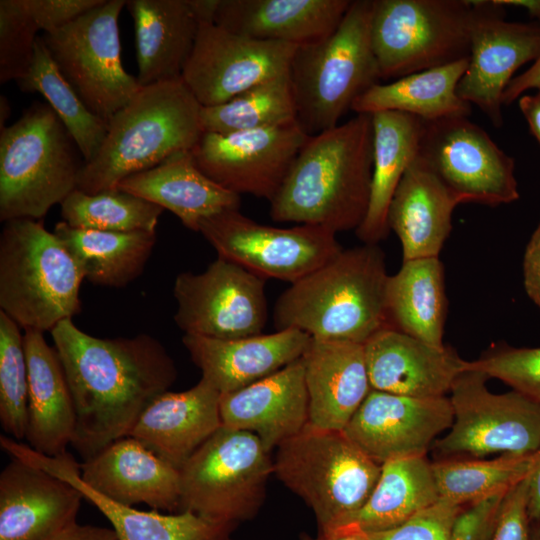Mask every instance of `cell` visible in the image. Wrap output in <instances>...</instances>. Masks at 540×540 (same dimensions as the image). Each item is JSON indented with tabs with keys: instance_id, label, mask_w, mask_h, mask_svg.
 I'll return each instance as SVG.
<instances>
[{
	"instance_id": "cell-21",
	"label": "cell",
	"mask_w": 540,
	"mask_h": 540,
	"mask_svg": "<svg viewBox=\"0 0 540 540\" xmlns=\"http://www.w3.org/2000/svg\"><path fill=\"white\" fill-rule=\"evenodd\" d=\"M83 498L69 482L12 457L0 473V540H47L77 521Z\"/></svg>"
},
{
	"instance_id": "cell-56",
	"label": "cell",
	"mask_w": 540,
	"mask_h": 540,
	"mask_svg": "<svg viewBox=\"0 0 540 540\" xmlns=\"http://www.w3.org/2000/svg\"><path fill=\"white\" fill-rule=\"evenodd\" d=\"M11 113V107L8 102V99L1 95L0 97V130L3 129L5 126V123L7 119L9 118Z\"/></svg>"
},
{
	"instance_id": "cell-39",
	"label": "cell",
	"mask_w": 540,
	"mask_h": 540,
	"mask_svg": "<svg viewBox=\"0 0 540 540\" xmlns=\"http://www.w3.org/2000/svg\"><path fill=\"white\" fill-rule=\"evenodd\" d=\"M536 452L504 453L490 459L445 460L431 463L439 496L460 505L509 491L533 470Z\"/></svg>"
},
{
	"instance_id": "cell-7",
	"label": "cell",
	"mask_w": 540,
	"mask_h": 540,
	"mask_svg": "<svg viewBox=\"0 0 540 540\" xmlns=\"http://www.w3.org/2000/svg\"><path fill=\"white\" fill-rule=\"evenodd\" d=\"M48 104L36 102L0 130V220L44 217L77 188L84 165Z\"/></svg>"
},
{
	"instance_id": "cell-44",
	"label": "cell",
	"mask_w": 540,
	"mask_h": 540,
	"mask_svg": "<svg viewBox=\"0 0 540 540\" xmlns=\"http://www.w3.org/2000/svg\"><path fill=\"white\" fill-rule=\"evenodd\" d=\"M465 369L476 370L496 378L540 403V347L496 346Z\"/></svg>"
},
{
	"instance_id": "cell-11",
	"label": "cell",
	"mask_w": 540,
	"mask_h": 540,
	"mask_svg": "<svg viewBox=\"0 0 540 540\" xmlns=\"http://www.w3.org/2000/svg\"><path fill=\"white\" fill-rule=\"evenodd\" d=\"M126 0H103L43 41L87 108L109 121L141 89L121 62L119 16Z\"/></svg>"
},
{
	"instance_id": "cell-27",
	"label": "cell",
	"mask_w": 540,
	"mask_h": 540,
	"mask_svg": "<svg viewBox=\"0 0 540 540\" xmlns=\"http://www.w3.org/2000/svg\"><path fill=\"white\" fill-rule=\"evenodd\" d=\"M350 0H216L212 22L253 39L303 46L335 31Z\"/></svg>"
},
{
	"instance_id": "cell-36",
	"label": "cell",
	"mask_w": 540,
	"mask_h": 540,
	"mask_svg": "<svg viewBox=\"0 0 540 540\" xmlns=\"http://www.w3.org/2000/svg\"><path fill=\"white\" fill-rule=\"evenodd\" d=\"M469 57L443 66L412 73L389 83H378L353 104L356 114L396 111L423 121L468 117L471 105L457 94Z\"/></svg>"
},
{
	"instance_id": "cell-41",
	"label": "cell",
	"mask_w": 540,
	"mask_h": 540,
	"mask_svg": "<svg viewBox=\"0 0 540 540\" xmlns=\"http://www.w3.org/2000/svg\"><path fill=\"white\" fill-rule=\"evenodd\" d=\"M60 205L62 221L69 226L110 232L156 231L164 210L118 188L95 194L76 188Z\"/></svg>"
},
{
	"instance_id": "cell-47",
	"label": "cell",
	"mask_w": 540,
	"mask_h": 540,
	"mask_svg": "<svg viewBox=\"0 0 540 540\" xmlns=\"http://www.w3.org/2000/svg\"><path fill=\"white\" fill-rule=\"evenodd\" d=\"M531 473L505 495L491 540H530L528 495Z\"/></svg>"
},
{
	"instance_id": "cell-58",
	"label": "cell",
	"mask_w": 540,
	"mask_h": 540,
	"mask_svg": "<svg viewBox=\"0 0 540 540\" xmlns=\"http://www.w3.org/2000/svg\"><path fill=\"white\" fill-rule=\"evenodd\" d=\"M537 92H539V93H540V89H539V90H537Z\"/></svg>"
},
{
	"instance_id": "cell-46",
	"label": "cell",
	"mask_w": 540,
	"mask_h": 540,
	"mask_svg": "<svg viewBox=\"0 0 540 540\" xmlns=\"http://www.w3.org/2000/svg\"><path fill=\"white\" fill-rule=\"evenodd\" d=\"M508 492V491H507ZM507 492L468 504L459 511L451 529V540H491Z\"/></svg>"
},
{
	"instance_id": "cell-28",
	"label": "cell",
	"mask_w": 540,
	"mask_h": 540,
	"mask_svg": "<svg viewBox=\"0 0 540 540\" xmlns=\"http://www.w3.org/2000/svg\"><path fill=\"white\" fill-rule=\"evenodd\" d=\"M28 367V418L25 439L34 451L56 457L72 444L76 415L70 388L55 347L43 332L24 330Z\"/></svg>"
},
{
	"instance_id": "cell-34",
	"label": "cell",
	"mask_w": 540,
	"mask_h": 540,
	"mask_svg": "<svg viewBox=\"0 0 540 540\" xmlns=\"http://www.w3.org/2000/svg\"><path fill=\"white\" fill-rule=\"evenodd\" d=\"M439 498L431 463L425 457L387 461L381 465L380 477L365 504L326 534L389 530Z\"/></svg>"
},
{
	"instance_id": "cell-25",
	"label": "cell",
	"mask_w": 540,
	"mask_h": 540,
	"mask_svg": "<svg viewBox=\"0 0 540 540\" xmlns=\"http://www.w3.org/2000/svg\"><path fill=\"white\" fill-rule=\"evenodd\" d=\"M220 392L201 378L190 389L158 395L129 436L180 469L222 427Z\"/></svg>"
},
{
	"instance_id": "cell-48",
	"label": "cell",
	"mask_w": 540,
	"mask_h": 540,
	"mask_svg": "<svg viewBox=\"0 0 540 540\" xmlns=\"http://www.w3.org/2000/svg\"><path fill=\"white\" fill-rule=\"evenodd\" d=\"M103 0H25L33 19L45 34L73 22Z\"/></svg>"
},
{
	"instance_id": "cell-40",
	"label": "cell",
	"mask_w": 540,
	"mask_h": 540,
	"mask_svg": "<svg viewBox=\"0 0 540 540\" xmlns=\"http://www.w3.org/2000/svg\"><path fill=\"white\" fill-rule=\"evenodd\" d=\"M296 121L289 74L259 83L229 101L201 109L204 132L231 133Z\"/></svg>"
},
{
	"instance_id": "cell-26",
	"label": "cell",
	"mask_w": 540,
	"mask_h": 540,
	"mask_svg": "<svg viewBox=\"0 0 540 540\" xmlns=\"http://www.w3.org/2000/svg\"><path fill=\"white\" fill-rule=\"evenodd\" d=\"M302 360L308 423L343 431L372 390L364 345L311 338Z\"/></svg>"
},
{
	"instance_id": "cell-51",
	"label": "cell",
	"mask_w": 540,
	"mask_h": 540,
	"mask_svg": "<svg viewBox=\"0 0 540 540\" xmlns=\"http://www.w3.org/2000/svg\"><path fill=\"white\" fill-rule=\"evenodd\" d=\"M47 540H119V538L112 527L83 525L76 521Z\"/></svg>"
},
{
	"instance_id": "cell-45",
	"label": "cell",
	"mask_w": 540,
	"mask_h": 540,
	"mask_svg": "<svg viewBox=\"0 0 540 540\" xmlns=\"http://www.w3.org/2000/svg\"><path fill=\"white\" fill-rule=\"evenodd\" d=\"M462 505L440 497L399 526L370 534L365 540H451L453 522Z\"/></svg>"
},
{
	"instance_id": "cell-16",
	"label": "cell",
	"mask_w": 540,
	"mask_h": 540,
	"mask_svg": "<svg viewBox=\"0 0 540 540\" xmlns=\"http://www.w3.org/2000/svg\"><path fill=\"white\" fill-rule=\"evenodd\" d=\"M307 138L297 121L225 134L203 132L191 152L197 167L218 185L270 202Z\"/></svg>"
},
{
	"instance_id": "cell-17",
	"label": "cell",
	"mask_w": 540,
	"mask_h": 540,
	"mask_svg": "<svg viewBox=\"0 0 540 540\" xmlns=\"http://www.w3.org/2000/svg\"><path fill=\"white\" fill-rule=\"evenodd\" d=\"M297 46L262 41L201 21L181 79L203 107L225 103L288 73Z\"/></svg>"
},
{
	"instance_id": "cell-4",
	"label": "cell",
	"mask_w": 540,
	"mask_h": 540,
	"mask_svg": "<svg viewBox=\"0 0 540 540\" xmlns=\"http://www.w3.org/2000/svg\"><path fill=\"white\" fill-rule=\"evenodd\" d=\"M201 109L181 78L141 87L108 121L97 155L84 162L77 189L108 190L174 153L191 151L204 132Z\"/></svg>"
},
{
	"instance_id": "cell-5",
	"label": "cell",
	"mask_w": 540,
	"mask_h": 540,
	"mask_svg": "<svg viewBox=\"0 0 540 540\" xmlns=\"http://www.w3.org/2000/svg\"><path fill=\"white\" fill-rule=\"evenodd\" d=\"M373 0L352 1L326 38L298 46L289 66L296 121L308 135L339 125L354 102L380 80L371 41Z\"/></svg>"
},
{
	"instance_id": "cell-14",
	"label": "cell",
	"mask_w": 540,
	"mask_h": 540,
	"mask_svg": "<svg viewBox=\"0 0 540 540\" xmlns=\"http://www.w3.org/2000/svg\"><path fill=\"white\" fill-rule=\"evenodd\" d=\"M419 157L459 204L519 199L515 161L468 117L424 121Z\"/></svg>"
},
{
	"instance_id": "cell-29",
	"label": "cell",
	"mask_w": 540,
	"mask_h": 540,
	"mask_svg": "<svg viewBox=\"0 0 540 540\" xmlns=\"http://www.w3.org/2000/svg\"><path fill=\"white\" fill-rule=\"evenodd\" d=\"M175 214L190 230L217 214L239 210L240 195L207 177L196 165L191 151L174 153L159 165L133 174L116 187Z\"/></svg>"
},
{
	"instance_id": "cell-30",
	"label": "cell",
	"mask_w": 540,
	"mask_h": 540,
	"mask_svg": "<svg viewBox=\"0 0 540 540\" xmlns=\"http://www.w3.org/2000/svg\"><path fill=\"white\" fill-rule=\"evenodd\" d=\"M135 31L137 80L143 86L180 79L200 25L191 0H128Z\"/></svg>"
},
{
	"instance_id": "cell-53",
	"label": "cell",
	"mask_w": 540,
	"mask_h": 540,
	"mask_svg": "<svg viewBox=\"0 0 540 540\" xmlns=\"http://www.w3.org/2000/svg\"><path fill=\"white\" fill-rule=\"evenodd\" d=\"M528 514L531 523L540 521V448L536 452V462L530 475Z\"/></svg>"
},
{
	"instance_id": "cell-54",
	"label": "cell",
	"mask_w": 540,
	"mask_h": 540,
	"mask_svg": "<svg viewBox=\"0 0 540 540\" xmlns=\"http://www.w3.org/2000/svg\"><path fill=\"white\" fill-rule=\"evenodd\" d=\"M499 7H518L527 11V13L540 21V0H492Z\"/></svg>"
},
{
	"instance_id": "cell-9",
	"label": "cell",
	"mask_w": 540,
	"mask_h": 540,
	"mask_svg": "<svg viewBox=\"0 0 540 540\" xmlns=\"http://www.w3.org/2000/svg\"><path fill=\"white\" fill-rule=\"evenodd\" d=\"M475 17L471 0H373L371 41L380 79L468 58Z\"/></svg>"
},
{
	"instance_id": "cell-10",
	"label": "cell",
	"mask_w": 540,
	"mask_h": 540,
	"mask_svg": "<svg viewBox=\"0 0 540 540\" xmlns=\"http://www.w3.org/2000/svg\"><path fill=\"white\" fill-rule=\"evenodd\" d=\"M179 471L178 512L237 526L259 512L274 465L255 434L222 426Z\"/></svg>"
},
{
	"instance_id": "cell-6",
	"label": "cell",
	"mask_w": 540,
	"mask_h": 540,
	"mask_svg": "<svg viewBox=\"0 0 540 540\" xmlns=\"http://www.w3.org/2000/svg\"><path fill=\"white\" fill-rule=\"evenodd\" d=\"M84 275L54 232L30 218L0 234V311L20 328L51 331L80 311Z\"/></svg>"
},
{
	"instance_id": "cell-18",
	"label": "cell",
	"mask_w": 540,
	"mask_h": 540,
	"mask_svg": "<svg viewBox=\"0 0 540 540\" xmlns=\"http://www.w3.org/2000/svg\"><path fill=\"white\" fill-rule=\"evenodd\" d=\"M476 7L468 67L458 96L477 106L492 122L503 125V93L515 72L540 55V24L507 21L492 0H471Z\"/></svg>"
},
{
	"instance_id": "cell-22",
	"label": "cell",
	"mask_w": 540,
	"mask_h": 540,
	"mask_svg": "<svg viewBox=\"0 0 540 540\" xmlns=\"http://www.w3.org/2000/svg\"><path fill=\"white\" fill-rule=\"evenodd\" d=\"M80 476L88 487L118 504L179 511V469L131 436L110 443L84 460Z\"/></svg>"
},
{
	"instance_id": "cell-32",
	"label": "cell",
	"mask_w": 540,
	"mask_h": 540,
	"mask_svg": "<svg viewBox=\"0 0 540 540\" xmlns=\"http://www.w3.org/2000/svg\"><path fill=\"white\" fill-rule=\"evenodd\" d=\"M373 166L368 210L355 230L364 244H378L389 234L388 210L396 189L418 157L424 121L418 117L381 111L371 114Z\"/></svg>"
},
{
	"instance_id": "cell-57",
	"label": "cell",
	"mask_w": 540,
	"mask_h": 540,
	"mask_svg": "<svg viewBox=\"0 0 540 540\" xmlns=\"http://www.w3.org/2000/svg\"><path fill=\"white\" fill-rule=\"evenodd\" d=\"M530 540H540V521L531 523Z\"/></svg>"
},
{
	"instance_id": "cell-12",
	"label": "cell",
	"mask_w": 540,
	"mask_h": 540,
	"mask_svg": "<svg viewBox=\"0 0 540 540\" xmlns=\"http://www.w3.org/2000/svg\"><path fill=\"white\" fill-rule=\"evenodd\" d=\"M489 377L465 369L450 391L453 422L435 444L444 455L532 454L540 448V403L516 390L492 393Z\"/></svg>"
},
{
	"instance_id": "cell-1",
	"label": "cell",
	"mask_w": 540,
	"mask_h": 540,
	"mask_svg": "<svg viewBox=\"0 0 540 540\" xmlns=\"http://www.w3.org/2000/svg\"><path fill=\"white\" fill-rule=\"evenodd\" d=\"M72 395V446L87 460L130 435L144 409L174 384L177 370L148 334L98 338L65 319L51 331Z\"/></svg>"
},
{
	"instance_id": "cell-49",
	"label": "cell",
	"mask_w": 540,
	"mask_h": 540,
	"mask_svg": "<svg viewBox=\"0 0 540 540\" xmlns=\"http://www.w3.org/2000/svg\"><path fill=\"white\" fill-rule=\"evenodd\" d=\"M523 280L528 297L540 309V221L524 252Z\"/></svg>"
},
{
	"instance_id": "cell-35",
	"label": "cell",
	"mask_w": 540,
	"mask_h": 540,
	"mask_svg": "<svg viewBox=\"0 0 540 540\" xmlns=\"http://www.w3.org/2000/svg\"><path fill=\"white\" fill-rule=\"evenodd\" d=\"M388 326L435 347H443L448 313L444 267L439 257L405 260L389 276Z\"/></svg>"
},
{
	"instance_id": "cell-38",
	"label": "cell",
	"mask_w": 540,
	"mask_h": 540,
	"mask_svg": "<svg viewBox=\"0 0 540 540\" xmlns=\"http://www.w3.org/2000/svg\"><path fill=\"white\" fill-rule=\"evenodd\" d=\"M23 92L40 93L61 120L84 162L98 153L108 130V121L90 111L65 80L42 37H38L27 73L16 81Z\"/></svg>"
},
{
	"instance_id": "cell-15",
	"label": "cell",
	"mask_w": 540,
	"mask_h": 540,
	"mask_svg": "<svg viewBox=\"0 0 540 540\" xmlns=\"http://www.w3.org/2000/svg\"><path fill=\"white\" fill-rule=\"evenodd\" d=\"M265 279L217 257L201 273L177 275L174 320L185 334L236 339L262 334L268 310Z\"/></svg>"
},
{
	"instance_id": "cell-20",
	"label": "cell",
	"mask_w": 540,
	"mask_h": 540,
	"mask_svg": "<svg viewBox=\"0 0 540 540\" xmlns=\"http://www.w3.org/2000/svg\"><path fill=\"white\" fill-rule=\"evenodd\" d=\"M363 345L371 388L396 395L444 397L467 362L450 347H435L390 326Z\"/></svg>"
},
{
	"instance_id": "cell-3",
	"label": "cell",
	"mask_w": 540,
	"mask_h": 540,
	"mask_svg": "<svg viewBox=\"0 0 540 540\" xmlns=\"http://www.w3.org/2000/svg\"><path fill=\"white\" fill-rule=\"evenodd\" d=\"M388 278L377 244L343 249L278 297L275 328H295L317 340L364 344L388 326Z\"/></svg>"
},
{
	"instance_id": "cell-42",
	"label": "cell",
	"mask_w": 540,
	"mask_h": 540,
	"mask_svg": "<svg viewBox=\"0 0 540 540\" xmlns=\"http://www.w3.org/2000/svg\"><path fill=\"white\" fill-rule=\"evenodd\" d=\"M28 367L20 327L0 311V422L11 438L25 439Z\"/></svg>"
},
{
	"instance_id": "cell-31",
	"label": "cell",
	"mask_w": 540,
	"mask_h": 540,
	"mask_svg": "<svg viewBox=\"0 0 540 540\" xmlns=\"http://www.w3.org/2000/svg\"><path fill=\"white\" fill-rule=\"evenodd\" d=\"M457 205L456 198L418 155L388 210V226L401 242L403 261L439 257Z\"/></svg>"
},
{
	"instance_id": "cell-33",
	"label": "cell",
	"mask_w": 540,
	"mask_h": 540,
	"mask_svg": "<svg viewBox=\"0 0 540 540\" xmlns=\"http://www.w3.org/2000/svg\"><path fill=\"white\" fill-rule=\"evenodd\" d=\"M42 467L77 488L110 522L119 540H235L237 526L212 521L189 511L161 514L118 504L88 487L71 454L44 460Z\"/></svg>"
},
{
	"instance_id": "cell-2",
	"label": "cell",
	"mask_w": 540,
	"mask_h": 540,
	"mask_svg": "<svg viewBox=\"0 0 540 540\" xmlns=\"http://www.w3.org/2000/svg\"><path fill=\"white\" fill-rule=\"evenodd\" d=\"M372 166L371 114L308 136L270 201L271 218L336 234L356 230L368 210Z\"/></svg>"
},
{
	"instance_id": "cell-37",
	"label": "cell",
	"mask_w": 540,
	"mask_h": 540,
	"mask_svg": "<svg viewBox=\"0 0 540 540\" xmlns=\"http://www.w3.org/2000/svg\"><path fill=\"white\" fill-rule=\"evenodd\" d=\"M89 282L124 287L142 271L156 243V231L110 232L79 229L59 221L53 231Z\"/></svg>"
},
{
	"instance_id": "cell-43",
	"label": "cell",
	"mask_w": 540,
	"mask_h": 540,
	"mask_svg": "<svg viewBox=\"0 0 540 540\" xmlns=\"http://www.w3.org/2000/svg\"><path fill=\"white\" fill-rule=\"evenodd\" d=\"M39 26L25 0L0 1V83L18 81L28 71Z\"/></svg>"
},
{
	"instance_id": "cell-50",
	"label": "cell",
	"mask_w": 540,
	"mask_h": 540,
	"mask_svg": "<svg viewBox=\"0 0 540 540\" xmlns=\"http://www.w3.org/2000/svg\"><path fill=\"white\" fill-rule=\"evenodd\" d=\"M540 89V55L532 65L514 76L505 89L502 97L503 105H510L530 90Z\"/></svg>"
},
{
	"instance_id": "cell-8",
	"label": "cell",
	"mask_w": 540,
	"mask_h": 540,
	"mask_svg": "<svg viewBox=\"0 0 540 540\" xmlns=\"http://www.w3.org/2000/svg\"><path fill=\"white\" fill-rule=\"evenodd\" d=\"M273 465L279 480L311 508L320 534L358 511L381 473V464L343 431L309 423L277 447Z\"/></svg>"
},
{
	"instance_id": "cell-19",
	"label": "cell",
	"mask_w": 540,
	"mask_h": 540,
	"mask_svg": "<svg viewBox=\"0 0 540 540\" xmlns=\"http://www.w3.org/2000/svg\"><path fill=\"white\" fill-rule=\"evenodd\" d=\"M453 422L450 399L416 398L371 390L344 434L379 464L425 457L431 443Z\"/></svg>"
},
{
	"instance_id": "cell-55",
	"label": "cell",
	"mask_w": 540,
	"mask_h": 540,
	"mask_svg": "<svg viewBox=\"0 0 540 540\" xmlns=\"http://www.w3.org/2000/svg\"><path fill=\"white\" fill-rule=\"evenodd\" d=\"M297 540H365V538L362 534L356 533H331L317 536L302 534Z\"/></svg>"
},
{
	"instance_id": "cell-23",
	"label": "cell",
	"mask_w": 540,
	"mask_h": 540,
	"mask_svg": "<svg viewBox=\"0 0 540 540\" xmlns=\"http://www.w3.org/2000/svg\"><path fill=\"white\" fill-rule=\"evenodd\" d=\"M182 342L202 378L220 394L249 386L300 359L311 337L298 329L236 339L184 334Z\"/></svg>"
},
{
	"instance_id": "cell-13",
	"label": "cell",
	"mask_w": 540,
	"mask_h": 540,
	"mask_svg": "<svg viewBox=\"0 0 540 540\" xmlns=\"http://www.w3.org/2000/svg\"><path fill=\"white\" fill-rule=\"evenodd\" d=\"M219 257L256 275L293 284L326 264L343 248L336 233L312 225L278 228L257 223L239 210L204 220L199 231Z\"/></svg>"
},
{
	"instance_id": "cell-24",
	"label": "cell",
	"mask_w": 540,
	"mask_h": 540,
	"mask_svg": "<svg viewBox=\"0 0 540 540\" xmlns=\"http://www.w3.org/2000/svg\"><path fill=\"white\" fill-rule=\"evenodd\" d=\"M222 426L255 434L271 451L308 423L302 357L237 391L221 394Z\"/></svg>"
},
{
	"instance_id": "cell-52",
	"label": "cell",
	"mask_w": 540,
	"mask_h": 540,
	"mask_svg": "<svg viewBox=\"0 0 540 540\" xmlns=\"http://www.w3.org/2000/svg\"><path fill=\"white\" fill-rule=\"evenodd\" d=\"M518 106L532 135L540 145V93L524 94L518 99Z\"/></svg>"
}]
</instances>
